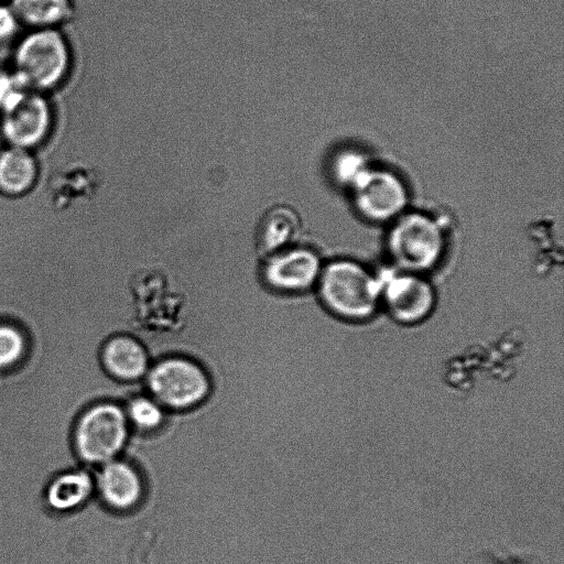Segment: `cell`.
<instances>
[{
	"mask_svg": "<svg viewBox=\"0 0 564 564\" xmlns=\"http://www.w3.org/2000/svg\"><path fill=\"white\" fill-rule=\"evenodd\" d=\"M314 292L328 314L346 321H364L375 313L381 286L361 264L334 259L323 264Z\"/></svg>",
	"mask_w": 564,
	"mask_h": 564,
	"instance_id": "1",
	"label": "cell"
},
{
	"mask_svg": "<svg viewBox=\"0 0 564 564\" xmlns=\"http://www.w3.org/2000/svg\"><path fill=\"white\" fill-rule=\"evenodd\" d=\"M72 52L59 29H33L18 40L11 69L28 90L45 94L62 85Z\"/></svg>",
	"mask_w": 564,
	"mask_h": 564,
	"instance_id": "2",
	"label": "cell"
},
{
	"mask_svg": "<svg viewBox=\"0 0 564 564\" xmlns=\"http://www.w3.org/2000/svg\"><path fill=\"white\" fill-rule=\"evenodd\" d=\"M130 432L122 404L109 400L93 403L75 421V455L82 465L96 468L121 457Z\"/></svg>",
	"mask_w": 564,
	"mask_h": 564,
	"instance_id": "3",
	"label": "cell"
},
{
	"mask_svg": "<svg viewBox=\"0 0 564 564\" xmlns=\"http://www.w3.org/2000/svg\"><path fill=\"white\" fill-rule=\"evenodd\" d=\"M143 384L145 392L166 411H189L204 403L212 382L204 367L192 358L172 355L151 364Z\"/></svg>",
	"mask_w": 564,
	"mask_h": 564,
	"instance_id": "4",
	"label": "cell"
},
{
	"mask_svg": "<svg viewBox=\"0 0 564 564\" xmlns=\"http://www.w3.org/2000/svg\"><path fill=\"white\" fill-rule=\"evenodd\" d=\"M388 248L399 265L409 271H422L440 260L444 236L430 216L408 213L397 217L388 235Z\"/></svg>",
	"mask_w": 564,
	"mask_h": 564,
	"instance_id": "5",
	"label": "cell"
},
{
	"mask_svg": "<svg viewBox=\"0 0 564 564\" xmlns=\"http://www.w3.org/2000/svg\"><path fill=\"white\" fill-rule=\"evenodd\" d=\"M323 269L322 256L307 246H292L268 256L261 267L264 284L281 294L313 292Z\"/></svg>",
	"mask_w": 564,
	"mask_h": 564,
	"instance_id": "6",
	"label": "cell"
},
{
	"mask_svg": "<svg viewBox=\"0 0 564 564\" xmlns=\"http://www.w3.org/2000/svg\"><path fill=\"white\" fill-rule=\"evenodd\" d=\"M350 186L357 209L373 221L400 216L408 202L405 185L387 170L368 167Z\"/></svg>",
	"mask_w": 564,
	"mask_h": 564,
	"instance_id": "7",
	"label": "cell"
},
{
	"mask_svg": "<svg viewBox=\"0 0 564 564\" xmlns=\"http://www.w3.org/2000/svg\"><path fill=\"white\" fill-rule=\"evenodd\" d=\"M53 124L52 107L45 94L28 90L0 113V131L10 147L30 150L41 144Z\"/></svg>",
	"mask_w": 564,
	"mask_h": 564,
	"instance_id": "8",
	"label": "cell"
},
{
	"mask_svg": "<svg viewBox=\"0 0 564 564\" xmlns=\"http://www.w3.org/2000/svg\"><path fill=\"white\" fill-rule=\"evenodd\" d=\"M96 497L108 509L126 513L135 510L145 495L141 473L118 457L94 468Z\"/></svg>",
	"mask_w": 564,
	"mask_h": 564,
	"instance_id": "9",
	"label": "cell"
},
{
	"mask_svg": "<svg viewBox=\"0 0 564 564\" xmlns=\"http://www.w3.org/2000/svg\"><path fill=\"white\" fill-rule=\"evenodd\" d=\"M380 296L398 322L414 324L430 315L435 295L427 281L414 274H399L381 286Z\"/></svg>",
	"mask_w": 564,
	"mask_h": 564,
	"instance_id": "10",
	"label": "cell"
},
{
	"mask_svg": "<svg viewBox=\"0 0 564 564\" xmlns=\"http://www.w3.org/2000/svg\"><path fill=\"white\" fill-rule=\"evenodd\" d=\"M100 364L109 377L124 383H137L143 381L152 361L137 338L117 334L104 343Z\"/></svg>",
	"mask_w": 564,
	"mask_h": 564,
	"instance_id": "11",
	"label": "cell"
},
{
	"mask_svg": "<svg viewBox=\"0 0 564 564\" xmlns=\"http://www.w3.org/2000/svg\"><path fill=\"white\" fill-rule=\"evenodd\" d=\"M95 496L94 468L82 465L56 474L46 485L44 501L52 512L67 514L84 508Z\"/></svg>",
	"mask_w": 564,
	"mask_h": 564,
	"instance_id": "12",
	"label": "cell"
},
{
	"mask_svg": "<svg viewBox=\"0 0 564 564\" xmlns=\"http://www.w3.org/2000/svg\"><path fill=\"white\" fill-rule=\"evenodd\" d=\"M259 241L265 258L292 246L311 247L304 223L288 207H276L267 214L261 225Z\"/></svg>",
	"mask_w": 564,
	"mask_h": 564,
	"instance_id": "13",
	"label": "cell"
},
{
	"mask_svg": "<svg viewBox=\"0 0 564 564\" xmlns=\"http://www.w3.org/2000/svg\"><path fill=\"white\" fill-rule=\"evenodd\" d=\"M37 163L29 150L8 147L0 151V193L17 197L26 194L37 178Z\"/></svg>",
	"mask_w": 564,
	"mask_h": 564,
	"instance_id": "14",
	"label": "cell"
},
{
	"mask_svg": "<svg viewBox=\"0 0 564 564\" xmlns=\"http://www.w3.org/2000/svg\"><path fill=\"white\" fill-rule=\"evenodd\" d=\"M21 23L33 29H58L74 14L73 0H10Z\"/></svg>",
	"mask_w": 564,
	"mask_h": 564,
	"instance_id": "15",
	"label": "cell"
},
{
	"mask_svg": "<svg viewBox=\"0 0 564 564\" xmlns=\"http://www.w3.org/2000/svg\"><path fill=\"white\" fill-rule=\"evenodd\" d=\"M30 338L22 325L0 321V372L19 368L28 358Z\"/></svg>",
	"mask_w": 564,
	"mask_h": 564,
	"instance_id": "16",
	"label": "cell"
},
{
	"mask_svg": "<svg viewBox=\"0 0 564 564\" xmlns=\"http://www.w3.org/2000/svg\"><path fill=\"white\" fill-rule=\"evenodd\" d=\"M123 408L131 430L140 433L160 430L167 417V411L147 392L131 398Z\"/></svg>",
	"mask_w": 564,
	"mask_h": 564,
	"instance_id": "17",
	"label": "cell"
},
{
	"mask_svg": "<svg viewBox=\"0 0 564 564\" xmlns=\"http://www.w3.org/2000/svg\"><path fill=\"white\" fill-rule=\"evenodd\" d=\"M368 166L361 155L346 151L332 156L328 174L335 182L351 185Z\"/></svg>",
	"mask_w": 564,
	"mask_h": 564,
	"instance_id": "18",
	"label": "cell"
},
{
	"mask_svg": "<svg viewBox=\"0 0 564 564\" xmlns=\"http://www.w3.org/2000/svg\"><path fill=\"white\" fill-rule=\"evenodd\" d=\"M26 91L11 68H0V113L12 107Z\"/></svg>",
	"mask_w": 564,
	"mask_h": 564,
	"instance_id": "19",
	"label": "cell"
},
{
	"mask_svg": "<svg viewBox=\"0 0 564 564\" xmlns=\"http://www.w3.org/2000/svg\"><path fill=\"white\" fill-rule=\"evenodd\" d=\"M22 25L11 4L0 2V44L14 40Z\"/></svg>",
	"mask_w": 564,
	"mask_h": 564,
	"instance_id": "20",
	"label": "cell"
}]
</instances>
